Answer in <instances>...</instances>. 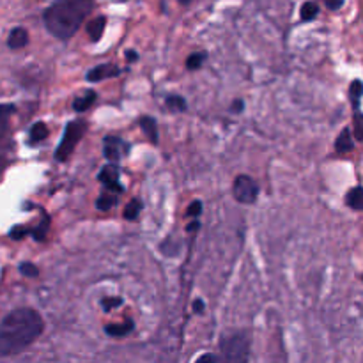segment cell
Wrapping results in <instances>:
<instances>
[{"mask_svg": "<svg viewBox=\"0 0 363 363\" xmlns=\"http://www.w3.org/2000/svg\"><path fill=\"white\" fill-rule=\"evenodd\" d=\"M45 330L43 318L32 308H18L0 323V354H16L30 346Z\"/></svg>", "mask_w": 363, "mask_h": 363, "instance_id": "obj_1", "label": "cell"}, {"mask_svg": "<svg viewBox=\"0 0 363 363\" xmlns=\"http://www.w3.org/2000/svg\"><path fill=\"white\" fill-rule=\"evenodd\" d=\"M94 9V0H55L45 11V25L57 39H71L77 34L89 14Z\"/></svg>", "mask_w": 363, "mask_h": 363, "instance_id": "obj_2", "label": "cell"}, {"mask_svg": "<svg viewBox=\"0 0 363 363\" xmlns=\"http://www.w3.org/2000/svg\"><path fill=\"white\" fill-rule=\"evenodd\" d=\"M250 340L245 333H234L222 340V363H248Z\"/></svg>", "mask_w": 363, "mask_h": 363, "instance_id": "obj_3", "label": "cell"}, {"mask_svg": "<svg viewBox=\"0 0 363 363\" xmlns=\"http://www.w3.org/2000/svg\"><path fill=\"white\" fill-rule=\"evenodd\" d=\"M85 128H87V124H85L84 121H71V123L67 124L66 130H64L62 140H60L59 147H57L55 151V158L59 160V162H64V160L69 158L71 152L74 151L77 144L82 140V137H84Z\"/></svg>", "mask_w": 363, "mask_h": 363, "instance_id": "obj_4", "label": "cell"}, {"mask_svg": "<svg viewBox=\"0 0 363 363\" xmlns=\"http://www.w3.org/2000/svg\"><path fill=\"white\" fill-rule=\"evenodd\" d=\"M233 195L238 202L241 204H254L257 201L259 186L250 176H238L234 179Z\"/></svg>", "mask_w": 363, "mask_h": 363, "instance_id": "obj_5", "label": "cell"}, {"mask_svg": "<svg viewBox=\"0 0 363 363\" xmlns=\"http://www.w3.org/2000/svg\"><path fill=\"white\" fill-rule=\"evenodd\" d=\"M126 151H128V145L124 144L121 138L117 137H106L105 138V147H103V152H105L106 160L108 162H119L123 156H126Z\"/></svg>", "mask_w": 363, "mask_h": 363, "instance_id": "obj_6", "label": "cell"}, {"mask_svg": "<svg viewBox=\"0 0 363 363\" xmlns=\"http://www.w3.org/2000/svg\"><path fill=\"white\" fill-rule=\"evenodd\" d=\"M119 169H117V165H112V163H108L106 167H103V170L99 172V181H101L103 184H105L106 190L110 191H123L124 188L119 184Z\"/></svg>", "mask_w": 363, "mask_h": 363, "instance_id": "obj_7", "label": "cell"}, {"mask_svg": "<svg viewBox=\"0 0 363 363\" xmlns=\"http://www.w3.org/2000/svg\"><path fill=\"white\" fill-rule=\"evenodd\" d=\"M121 73V69L113 64H99V66L92 67L91 71L87 73V80L89 82H101L106 80V78L117 77Z\"/></svg>", "mask_w": 363, "mask_h": 363, "instance_id": "obj_8", "label": "cell"}, {"mask_svg": "<svg viewBox=\"0 0 363 363\" xmlns=\"http://www.w3.org/2000/svg\"><path fill=\"white\" fill-rule=\"evenodd\" d=\"M28 43V32L23 27H16L9 32V38H7V46L11 50H20L23 46H27Z\"/></svg>", "mask_w": 363, "mask_h": 363, "instance_id": "obj_9", "label": "cell"}, {"mask_svg": "<svg viewBox=\"0 0 363 363\" xmlns=\"http://www.w3.org/2000/svg\"><path fill=\"white\" fill-rule=\"evenodd\" d=\"M105 25H106V18L105 16L94 18V20H92L91 23L87 25L89 38H91L92 41H99V39H101V35H103V32H105Z\"/></svg>", "mask_w": 363, "mask_h": 363, "instance_id": "obj_10", "label": "cell"}, {"mask_svg": "<svg viewBox=\"0 0 363 363\" xmlns=\"http://www.w3.org/2000/svg\"><path fill=\"white\" fill-rule=\"evenodd\" d=\"M353 147H354V144H353V138H351L350 128H344L342 133L337 137V142H335L337 152H342V155H344V152L353 151Z\"/></svg>", "mask_w": 363, "mask_h": 363, "instance_id": "obj_11", "label": "cell"}, {"mask_svg": "<svg viewBox=\"0 0 363 363\" xmlns=\"http://www.w3.org/2000/svg\"><path fill=\"white\" fill-rule=\"evenodd\" d=\"M96 98H98V94H96L94 91L84 92V94L78 96V98L73 101V108L77 110V112H85L89 106H92V103L96 101Z\"/></svg>", "mask_w": 363, "mask_h": 363, "instance_id": "obj_12", "label": "cell"}, {"mask_svg": "<svg viewBox=\"0 0 363 363\" xmlns=\"http://www.w3.org/2000/svg\"><path fill=\"white\" fill-rule=\"evenodd\" d=\"M140 126L144 130V133L147 135V138L151 142H158V126H156V121L152 117H142Z\"/></svg>", "mask_w": 363, "mask_h": 363, "instance_id": "obj_13", "label": "cell"}, {"mask_svg": "<svg viewBox=\"0 0 363 363\" xmlns=\"http://www.w3.org/2000/svg\"><path fill=\"white\" fill-rule=\"evenodd\" d=\"M131 330H133V321H130V319H128V321L119 323V325H108L105 328V332L112 337H124V335H128Z\"/></svg>", "mask_w": 363, "mask_h": 363, "instance_id": "obj_14", "label": "cell"}, {"mask_svg": "<svg viewBox=\"0 0 363 363\" xmlns=\"http://www.w3.org/2000/svg\"><path fill=\"white\" fill-rule=\"evenodd\" d=\"M347 206L357 211H363V188L357 186L347 194Z\"/></svg>", "mask_w": 363, "mask_h": 363, "instance_id": "obj_15", "label": "cell"}, {"mask_svg": "<svg viewBox=\"0 0 363 363\" xmlns=\"http://www.w3.org/2000/svg\"><path fill=\"white\" fill-rule=\"evenodd\" d=\"M363 96V84L360 80H354L350 87V98L353 103L354 110H360V99Z\"/></svg>", "mask_w": 363, "mask_h": 363, "instance_id": "obj_16", "label": "cell"}, {"mask_svg": "<svg viewBox=\"0 0 363 363\" xmlns=\"http://www.w3.org/2000/svg\"><path fill=\"white\" fill-rule=\"evenodd\" d=\"M32 142H41L48 137V128H46L45 123H35L34 126L30 128V133H28Z\"/></svg>", "mask_w": 363, "mask_h": 363, "instance_id": "obj_17", "label": "cell"}, {"mask_svg": "<svg viewBox=\"0 0 363 363\" xmlns=\"http://www.w3.org/2000/svg\"><path fill=\"white\" fill-rule=\"evenodd\" d=\"M140 209H142V202L138 201V199H133V201L128 202V206L124 208V218L126 220H135L138 218V215H140Z\"/></svg>", "mask_w": 363, "mask_h": 363, "instance_id": "obj_18", "label": "cell"}, {"mask_svg": "<svg viewBox=\"0 0 363 363\" xmlns=\"http://www.w3.org/2000/svg\"><path fill=\"white\" fill-rule=\"evenodd\" d=\"M319 14V6L315 2H305L301 6V20L312 21Z\"/></svg>", "mask_w": 363, "mask_h": 363, "instance_id": "obj_19", "label": "cell"}, {"mask_svg": "<svg viewBox=\"0 0 363 363\" xmlns=\"http://www.w3.org/2000/svg\"><path fill=\"white\" fill-rule=\"evenodd\" d=\"M117 202V197H113L112 194H103L101 197L98 199V202H96V208L99 209V211H110V208H113Z\"/></svg>", "mask_w": 363, "mask_h": 363, "instance_id": "obj_20", "label": "cell"}, {"mask_svg": "<svg viewBox=\"0 0 363 363\" xmlns=\"http://www.w3.org/2000/svg\"><path fill=\"white\" fill-rule=\"evenodd\" d=\"M204 60H206V53H202V52L191 53L186 60V67L188 69H199V67L204 64Z\"/></svg>", "mask_w": 363, "mask_h": 363, "instance_id": "obj_21", "label": "cell"}, {"mask_svg": "<svg viewBox=\"0 0 363 363\" xmlns=\"http://www.w3.org/2000/svg\"><path fill=\"white\" fill-rule=\"evenodd\" d=\"M167 105H169V108L176 110V112H183L186 108V101L181 96H170V98H167Z\"/></svg>", "mask_w": 363, "mask_h": 363, "instance_id": "obj_22", "label": "cell"}, {"mask_svg": "<svg viewBox=\"0 0 363 363\" xmlns=\"http://www.w3.org/2000/svg\"><path fill=\"white\" fill-rule=\"evenodd\" d=\"M354 137L358 142H363V113L354 110Z\"/></svg>", "mask_w": 363, "mask_h": 363, "instance_id": "obj_23", "label": "cell"}, {"mask_svg": "<svg viewBox=\"0 0 363 363\" xmlns=\"http://www.w3.org/2000/svg\"><path fill=\"white\" fill-rule=\"evenodd\" d=\"M20 272L21 275L25 277H38L39 275V268L38 266H34L32 262H23V264H20Z\"/></svg>", "mask_w": 363, "mask_h": 363, "instance_id": "obj_24", "label": "cell"}, {"mask_svg": "<svg viewBox=\"0 0 363 363\" xmlns=\"http://www.w3.org/2000/svg\"><path fill=\"white\" fill-rule=\"evenodd\" d=\"M14 112V106L11 105H0V128L6 126L7 119H9L11 113Z\"/></svg>", "mask_w": 363, "mask_h": 363, "instance_id": "obj_25", "label": "cell"}, {"mask_svg": "<svg viewBox=\"0 0 363 363\" xmlns=\"http://www.w3.org/2000/svg\"><path fill=\"white\" fill-rule=\"evenodd\" d=\"M121 305H123V300H121V298H105V300L101 301V307L105 308V311H112V308L121 307Z\"/></svg>", "mask_w": 363, "mask_h": 363, "instance_id": "obj_26", "label": "cell"}, {"mask_svg": "<svg viewBox=\"0 0 363 363\" xmlns=\"http://www.w3.org/2000/svg\"><path fill=\"white\" fill-rule=\"evenodd\" d=\"M27 234H28V229H27V227H23V225H16V227H14L13 230H11L9 236L13 238V240H16V241H18V240H21V238L27 236Z\"/></svg>", "mask_w": 363, "mask_h": 363, "instance_id": "obj_27", "label": "cell"}, {"mask_svg": "<svg viewBox=\"0 0 363 363\" xmlns=\"http://www.w3.org/2000/svg\"><path fill=\"white\" fill-rule=\"evenodd\" d=\"M201 209H202V204H201V202H199V201L191 202L190 209H188V215H191V216H197V215H201Z\"/></svg>", "mask_w": 363, "mask_h": 363, "instance_id": "obj_28", "label": "cell"}, {"mask_svg": "<svg viewBox=\"0 0 363 363\" xmlns=\"http://www.w3.org/2000/svg\"><path fill=\"white\" fill-rule=\"evenodd\" d=\"M325 4H326V7H328V9L337 11V9H340V7H342L344 0H325Z\"/></svg>", "mask_w": 363, "mask_h": 363, "instance_id": "obj_29", "label": "cell"}, {"mask_svg": "<svg viewBox=\"0 0 363 363\" xmlns=\"http://www.w3.org/2000/svg\"><path fill=\"white\" fill-rule=\"evenodd\" d=\"M195 363H216V358L213 354H202Z\"/></svg>", "mask_w": 363, "mask_h": 363, "instance_id": "obj_30", "label": "cell"}, {"mask_svg": "<svg viewBox=\"0 0 363 363\" xmlns=\"http://www.w3.org/2000/svg\"><path fill=\"white\" fill-rule=\"evenodd\" d=\"M194 311L197 312V314H202V312H204V303H202L201 300H197L194 303Z\"/></svg>", "mask_w": 363, "mask_h": 363, "instance_id": "obj_31", "label": "cell"}, {"mask_svg": "<svg viewBox=\"0 0 363 363\" xmlns=\"http://www.w3.org/2000/svg\"><path fill=\"white\" fill-rule=\"evenodd\" d=\"M128 60H131V62H133V60H137L138 59V55H137V52H133V50H130V52H128Z\"/></svg>", "mask_w": 363, "mask_h": 363, "instance_id": "obj_32", "label": "cell"}, {"mask_svg": "<svg viewBox=\"0 0 363 363\" xmlns=\"http://www.w3.org/2000/svg\"><path fill=\"white\" fill-rule=\"evenodd\" d=\"M6 142H2V138H0V158H4V156H2V152H6Z\"/></svg>", "mask_w": 363, "mask_h": 363, "instance_id": "obj_33", "label": "cell"}, {"mask_svg": "<svg viewBox=\"0 0 363 363\" xmlns=\"http://www.w3.org/2000/svg\"><path fill=\"white\" fill-rule=\"evenodd\" d=\"M241 108H243V101L234 103V110H241Z\"/></svg>", "mask_w": 363, "mask_h": 363, "instance_id": "obj_34", "label": "cell"}, {"mask_svg": "<svg viewBox=\"0 0 363 363\" xmlns=\"http://www.w3.org/2000/svg\"><path fill=\"white\" fill-rule=\"evenodd\" d=\"M197 225H199V223H197V222L190 223V227H188V230H194V229H197Z\"/></svg>", "mask_w": 363, "mask_h": 363, "instance_id": "obj_35", "label": "cell"}, {"mask_svg": "<svg viewBox=\"0 0 363 363\" xmlns=\"http://www.w3.org/2000/svg\"><path fill=\"white\" fill-rule=\"evenodd\" d=\"M179 2L181 4H188V2H190V0H179Z\"/></svg>", "mask_w": 363, "mask_h": 363, "instance_id": "obj_36", "label": "cell"}]
</instances>
